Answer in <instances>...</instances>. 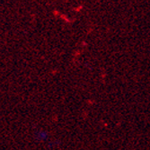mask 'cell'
<instances>
[{
	"mask_svg": "<svg viewBox=\"0 0 150 150\" xmlns=\"http://www.w3.org/2000/svg\"><path fill=\"white\" fill-rule=\"evenodd\" d=\"M35 139L38 141H47L49 139V133L46 130H38L35 133Z\"/></svg>",
	"mask_w": 150,
	"mask_h": 150,
	"instance_id": "obj_1",
	"label": "cell"
}]
</instances>
